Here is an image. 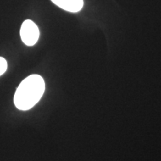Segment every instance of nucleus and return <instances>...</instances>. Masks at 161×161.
<instances>
[{
  "mask_svg": "<svg viewBox=\"0 0 161 161\" xmlns=\"http://www.w3.org/2000/svg\"><path fill=\"white\" fill-rule=\"evenodd\" d=\"M45 91V82L39 75H31L20 83L15 92L14 102L16 108L28 110L40 100Z\"/></svg>",
  "mask_w": 161,
  "mask_h": 161,
  "instance_id": "nucleus-1",
  "label": "nucleus"
},
{
  "mask_svg": "<svg viewBox=\"0 0 161 161\" xmlns=\"http://www.w3.org/2000/svg\"><path fill=\"white\" fill-rule=\"evenodd\" d=\"M40 31L37 25L30 19L23 22L20 29V37L26 46H34L39 39Z\"/></svg>",
  "mask_w": 161,
  "mask_h": 161,
  "instance_id": "nucleus-2",
  "label": "nucleus"
},
{
  "mask_svg": "<svg viewBox=\"0 0 161 161\" xmlns=\"http://www.w3.org/2000/svg\"><path fill=\"white\" fill-rule=\"evenodd\" d=\"M52 2L60 8L72 13L80 11L84 5L83 0H52Z\"/></svg>",
  "mask_w": 161,
  "mask_h": 161,
  "instance_id": "nucleus-3",
  "label": "nucleus"
},
{
  "mask_svg": "<svg viewBox=\"0 0 161 161\" xmlns=\"http://www.w3.org/2000/svg\"><path fill=\"white\" fill-rule=\"evenodd\" d=\"M8 68V64L4 58L0 57V76L3 75Z\"/></svg>",
  "mask_w": 161,
  "mask_h": 161,
  "instance_id": "nucleus-4",
  "label": "nucleus"
}]
</instances>
